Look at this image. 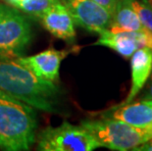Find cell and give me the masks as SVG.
Wrapping results in <instances>:
<instances>
[{
    "label": "cell",
    "instance_id": "1",
    "mask_svg": "<svg viewBox=\"0 0 152 151\" xmlns=\"http://www.w3.org/2000/svg\"><path fill=\"white\" fill-rule=\"evenodd\" d=\"M0 90L48 113H60L61 89L16 60H0Z\"/></svg>",
    "mask_w": 152,
    "mask_h": 151
},
{
    "label": "cell",
    "instance_id": "2",
    "mask_svg": "<svg viewBox=\"0 0 152 151\" xmlns=\"http://www.w3.org/2000/svg\"><path fill=\"white\" fill-rule=\"evenodd\" d=\"M37 109L0 90V149L26 151L35 141Z\"/></svg>",
    "mask_w": 152,
    "mask_h": 151
},
{
    "label": "cell",
    "instance_id": "3",
    "mask_svg": "<svg viewBox=\"0 0 152 151\" xmlns=\"http://www.w3.org/2000/svg\"><path fill=\"white\" fill-rule=\"evenodd\" d=\"M80 125L92 134L101 147L111 150H134L152 139V126L143 128H135L108 117H102L99 120H83Z\"/></svg>",
    "mask_w": 152,
    "mask_h": 151
},
{
    "label": "cell",
    "instance_id": "4",
    "mask_svg": "<svg viewBox=\"0 0 152 151\" xmlns=\"http://www.w3.org/2000/svg\"><path fill=\"white\" fill-rule=\"evenodd\" d=\"M30 21L18 9L0 3V60H16L33 39Z\"/></svg>",
    "mask_w": 152,
    "mask_h": 151
},
{
    "label": "cell",
    "instance_id": "5",
    "mask_svg": "<svg viewBox=\"0 0 152 151\" xmlns=\"http://www.w3.org/2000/svg\"><path fill=\"white\" fill-rule=\"evenodd\" d=\"M99 147L100 143L86 128L68 122L45 128L37 136L39 151H92Z\"/></svg>",
    "mask_w": 152,
    "mask_h": 151
},
{
    "label": "cell",
    "instance_id": "6",
    "mask_svg": "<svg viewBox=\"0 0 152 151\" xmlns=\"http://www.w3.org/2000/svg\"><path fill=\"white\" fill-rule=\"evenodd\" d=\"M70 12L75 25L88 33L100 34L107 30L112 15L93 0H60Z\"/></svg>",
    "mask_w": 152,
    "mask_h": 151
},
{
    "label": "cell",
    "instance_id": "7",
    "mask_svg": "<svg viewBox=\"0 0 152 151\" xmlns=\"http://www.w3.org/2000/svg\"><path fill=\"white\" fill-rule=\"evenodd\" d=\"M94 45L108 47L126 59L131 58L135 50L142 47L152 49V31L144 28L137 31L112 33L109 30L101 31Z\"/></svg>",
    "mask_w": 152,
    "mask_h": 151
},
{
    "label": "cell",
    "instance_id": "8",
    "mask_svg": "<svg viewBox=\"0 0 152 151\" xmlns=\"http://www.w3.org/2000/svg\"><path fill=\"white\" fill-rule=\"evenodd\" d=\"M71 52V49L57 50L54 48H48L35 55L21 56L16 61L30 69L35 76L46 81L57 82L59 81L61 63Z\"/></svg>",
    "mask_w": 152,
    "mask_h": 151
},
{
    "label": "cell",
    "instance_id": "9",
    "mask_svg": "<svg viewBox=\"0 0 152 151\" xmlns=\"http://www.w3.org/2000/svg\"><path fill=\"white\" fill-rule=\"evenodd\" d=\"M41 25L55 37L73 43L76 39L75 22L69 10L59 1L48 8L39 18Z\"/></svg>",
    "mask_w": 152,
    "mask_h": 151
},
{
    "label": "cell",
    "instance_id": "10",
    "mask_svg": "<svg viewBox=\"0 0 152 151\" xmlns=\"http://www.w3.org/2000/svg\"><path fill=\"white\" fill-rule=\"evenodd\" d=\"M108 117L122 121L135 128H148L152 126V100H140L128 104H119L110 111Z\"/></svg>",
    "mask_w": 152,
    "mask_h": 151
},
{
    "label": "cell",
    "instance_id": "11",
    "mask_svg": "<svg viewBox=\"0 0 152 151\" xmlns=\"http://www.w3.org/2000/svg\"><path fill=\"white\" fill-rule=\"evenodd\" d=\"M132 83L127 98L121 104L132 102L140 90L144 88L152 72V49L142 47L135 50L131 56Z\"/></svg>",
    "mask_w": 152,
    "mask_h": 151
},
{
    "label": "cell",
    "instance_id": "12",
    "mask_svg": "<svg viewBox=\"0 0 152 151\" xmlns=\"http://www.w3.org/2000/svg\"><path fill=\"white\" fill-rule=\"evenodd\" d=\"M145 27L141 24L137 13L132 6V0H119L117 8L107 30L112 33L137 31Z\"/></svg>",
    "mask_w": 152,
    "mask_h": 151
},
{
    "label": "cell",
    "instance_id": "13",
    "mask_svg": "<svg viewBox=\"0 0 152 151\" xmlns=\"http://www.w3.org/2000/svg\"><path fill=\"white\" fill-rule=\"evenodd\" d=\"M59 1L60 0H20L14 6V8L28 16L39 19L48 8Z\"/></svg>",
    "mask_w": 152,
    "mask_h": 151
},
{
    "label": "cell",
    "instance_id": "14",
    "mask_svg": "<svg viewBox=\"0 0 152 151\" xmlns=\"http://www.w3.org/2000/svg\"><path fill=\"white\" fill-rule=\"evenodd\" d=\"M132 6L141 24L152 31V9L142 0H132Z\"/></svg>",
    "mask_w": 152,
    "mask_h": 151
},
{
    "label": "cell",
    "instance_id": "15",
    "mask_svg": "<svg viewBox=\"0 0 152 151\" xmlns=\"http://www.w3.org/2000/svg\"><path fill=\"white\" fill-rule=\"evenodd\" d=\"M93 1L96 2L100 6H102V7H104L113 16L115 13L116 8H117L119 0H93Z\"/></svg>",
    "mask_w": 152,
    "mask_h": 151
},
{
    "label": "cell",
    "instance_id": "16",
    "mask_svg": "<svg viewBox=\"0 0 152 151\" xmlns=\"http://www.w3.org/2000/svg\"><path fill=\"white\" fill-rule=\"evenodd\" d=\"M150 79H148V83L146 85V88L143 92V95L141 97V100H152V72L149 77Z\"/></svg>",
    "mask_w": 152,
    "mask_h": 151
},
{
    "label": "cell",
    "instance_id": "17",
    "mask_svg": "<svg viewBox=\"0 0 152 151\" xmlns=\"http://www.w3.org/2000/svg\"><path fill=\"white\" fill-rule=\"evenodd\" d=\"M135 151H152V139L147 140L146 142L142 143L141 145L134 149Z\"/></svg>",
    "mask_w": 152,
    "mask_h": 151
},
{
    "label": "cell",
    "instance_id": "18",
    "mask_svg": "<svg viewBox=\"0 0 152 151\" xmlns=\"http://www.w3.org/2000/svg\"><path fill=\"white\" fill-rule=\"evenodd\" d=\"M2 1L4 2L5 4L10 5V6H12V7H14V6L17 4L19 1H20V0H2Z\"/></svg>",
    "mask_w": 152,
    "mask_h": 151
},
{
    "label": "cell",
    "instance_id": "19",
    "mask_svg": "<svg viewBox=\"0 0 152 151\" xmlns=\"http://www.w3.org/2000/svg\"><path fill=\"white\" fill-rule=\"evenodd\" d=\"M142 1H144V2L146 3V4L152 9V0H142Z\"/></svg>",
    "mask_w": 152,
    "mask_h": 151
},
{
    "label": "cell",
    "instance_id": "20",
    "mask_svg": "<svg viewBox=\"0 0 152 151\" xmlns=\"http://www.w3.org/2000/svg\"><path fill=\"white\" fill-rule=\"evenodd\" d=\"M151 131H152V127H151Z\"/></svg>",
    "mask_w": 152,
    "mask_h": 151
}]
</instances>
